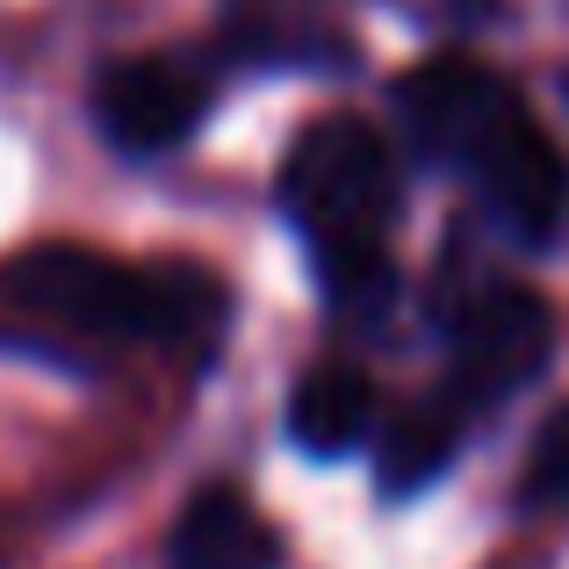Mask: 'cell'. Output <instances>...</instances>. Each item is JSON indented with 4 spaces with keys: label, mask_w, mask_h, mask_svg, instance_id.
I'll use <instances>...</instances> for the list:
<instances>
[{
    "label": "cell",
    "mask_w": 569,
    "mask_h": 569,
    "mask_svg": "<svg viewBox=\"0 0 569 569\" xmlns=\"http://www.w3.org/2000/svg\"><path fill=\"white\" fill-rule=\"evenodd\" d=\"M519 505H533V512H556V505H569V403L541 426V440H533Z\"/></svg>",
    "instance_id": "11"
},
{
    "label": "cell",
    "mask_w": 569,
    "mask_h": 569,
    "mask_svg": "<svg viewBox=\"0 0 569 569\" xmlns=\"http://www.w3.org/2000/svg\"><path fill=\"white\" fill-rule=\"evenodd\" d=\"M476 194H483L490 223L512 246H556L569 223V159L562 144L533 123V109H519L512 123L490 138V152L469 167Z\"/></svg>",
    "instance_id": "6"
},
{
    "label": "cell",
    "mask_w": 569,
    "mask_h": 569,
    "mask_svg": "<svg viewBox=\"0 0 569 569\" xmlns=\"http://www.w3.org/2000/svg\"><path fill=\"white\" fill-rule=\"evenodd\" d=\"M209 101H217V72L194 58H109L94 72V123L130 159H159L188 144Z\"/></svg>",
    "instance_id": "5"
},
{
    "label": "cell",
    "mask_w": 569,
    "mask_h": 569,
    "mask_svg": "<svg viewBox=\"0 0 569 569\" xmlns=\"http://www.w3.org/2000/svg\"><path fill=\"white\" fill-rule=\"evenodd\" d=\"M447 318V382L476 418L519 397L556 353V310L527 281H483L476 296H455Z\"/></svg>",
    "instance_id": "3"
},
{
    "label": "cell",
    "mask_w": 569,
    "mask_h": 569,
    "mask_svg": "<svg viewBox=\"0 0 569 569\" xmlns=\"http://www.w3.org/2000/svg\"><path fill=\"white\" fill-rule=\"evenodd\" d=\"M469 403L455 397V389H440V397L411 403V411H397L382 426V447H376V483L382 498H411V490L440 483L447 461L461 455V432H469Z\"/></svg>",
    "instance_id": "8"
},
{
    "label": "cell",
    "mask_w": 569,
    "mask_h": 569,
    "mask_svg": "<svg viewBox=\"0 0 569 569\" xmlns=\"http://www.w3.org/2000/svg\"><path fill=\"white\" fill-rule=\"evenodd\" d=\"M527 109L512 80L483 66V58H426L397 80V123H403V144H411L426 167L440 173H469L476 159L490 152L512 116Z\"/></svg>",
    "instance_id": "4"
},
{
    "label": "cell",
    "mask_w": 569,
    "mask_h": 569,
    "mask_svg": "<svg viewBox=\"0 0 569 569\" xmlns=\"http://www.w3.org/2000/svg\"><path fill=\"white\" fill-rule=\"evenodd\" d=\"M376 432V382L353 361H325L296 382L289 397V440L318 461H339Z\"/></svg>",
    "instance_id": "9"
},
{
    "label": "cell",
    "mask_w": 569,
    "mask_h": 569,
    "mask_svg": "<svg viewBox=\"0 0 569 569\" xmlns=\"http://www.w3.org/2000/svg\"><path fill=\"white\" fill-rule=\"evenodd\" d=\"M159 303H167V332H159V347L194 353V361H202V353L223 339V325H231V296H223V281L209 274V267H194V260H159Z\"/></svg>",
    "instance_id": "10"
},
{
    "label": "cell",
    "mask_w": 569,
    "mask_h": 569,
    "mask_svg": "<svg viewBox=\"0 0 569 569\" xmlns=\"http://www.w3.org/2000/svg\"><path fill=\"white\" fill-rule=\"evenodd\" d=\"M0 289L43 325H66L80 339H159L167 303H159V267L109 260L94 246H29L8 260Z\"/></svg>",
    "instance_id": "2"
},
{
    "label": "cell",
    "mask_w": 569,
    "mask_h": 569,
    "mask_svg": "<svg viewBox=\"0 0 569 569\" xmlns=\"http://www.w3.org/2000/svg\"><path fill=\"white\" fill-rule=\"evenodd\" d=\"M167 569H281V533L260 519V505L209 483L173 519Z\"/></svg>",
    "instance_id": "7"
},
{
    "label": "cell",
    "mask_w": 569,
    "mask_h": 569,
    "mask_svg": "<svg viewBox=\"0 0 569 569\" xmlns=\"http://www.w3.org/2000/svg\"><path fill=\"white\" fill-rule=\"evenodd\" d=\"M403 202L397 144L361 116H318L281 159V217L318 260L332 310H382L389 303V217Z\"/></svg>",
    "instance_id": "1"
}]
</instances>
